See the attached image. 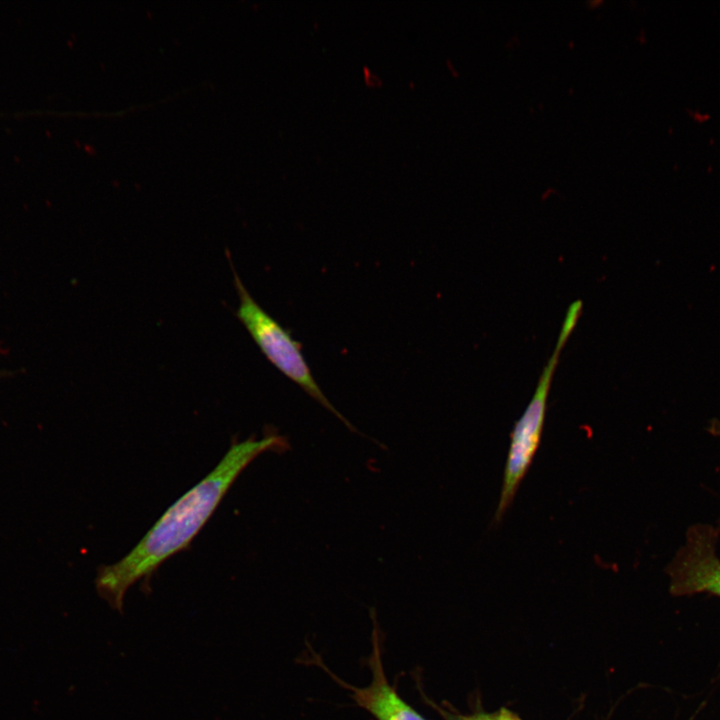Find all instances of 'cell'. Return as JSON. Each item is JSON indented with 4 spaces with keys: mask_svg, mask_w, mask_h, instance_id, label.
<instances>
[{
    "mask_svg": "<svg viewBox=\"0 0 720 720\" xmlns=\"http://www.w3.org/2000/svg\"><path fill=\"white\" fill-rule=\"evenodd\" d=\"M712 528L697 526L667 567L673 594L709 592L720 597V560L714 549Z\"/></svg>",
    "mask_w": 720,
    "mask_h": 720,
    "instance_id": "obj_4",
    "label": "cell"
},
{
    "mask_svg": "<svg viewBox=\"0 0 720 720\" xmlns=\"http://www.w3.org/2000/svg\"><path fill=\"white\" fill-rule=\"evenodd\" d=\"M373 632V650L369 659L372 681L364 688L350 687L352 698L376 720H426L389 684L385 675L378 633Z\"/></svg>",
    "mask_w": 720,
    "mask_h": 720,
    "instance_id": "obj_5",
    "label": "cell"
},
{
    "mask_svg": "<svg viewBox=\"0 0 720 720\" xmlns=\"http://www.w3.org/2000/svg\"><path fill=\"white\" fill-rule=\"evenodd\" d=\"M235 285L239 296L237 316L267 359L305 393L336 416L354 433L358 430L325 396L302 354V345L290 332L265 312L251 297L237 274Z\"/></svg>",
    "mask_w": 720,
    "mask_h": 720,
    "instance_id": "obj_2",
    "label": "cell"
},
{
    "mask_svg": "<svg viewBox=\"0 0 720 720\" xmlns=\"http://www.w3.org/2000/svg\"><path fill=\"white\" fill-rule=\"evenodd\" d=\"M465 720H520L517 716H515L513 713L509 712L506 709H502L501 711L493 714H478L475 716H472L470 718H466Z\"/></svg>",
    "mask_w": 720,
    "mask_h": 720,
    "instance_id": "obj_6",
    "label": "cell"
},
{
    "mask_svg": "<svg viewBox=\"0 0 720 720\" xmlns=\"http://www.w3.org/2000/svg\"><path fill=\"white\" fill-rule=\"evenodd\" d=\"M562 348L556 345L554 353L543 368L530 402L511 431L495 522L501 521L512 504L540 445L548 394Z\"/></svg>",
    "mask_w": 720,
    "mask_h": 720,
    "instance_id": "obj_3",
    "label": "cell"
},
{
    "mask_svg": "<svg viewBox=\"0 0 720 720\" xmlns=\"http://www.w3.org/2000/svg\"><path fill=\"white\" fill-rule=\"evenodd\" d=\"M288 448L287 438L275 432L261 439L233 443L217 466L175 502L125 557L98 570L99 595L112 609L122 611L128 589L190 544L255 458L267 451Z\"/></svg>",
    "mask_w": 720,
    "mask_h": 720,
    "instance_id": "obj_1",
    "label": "cell"
}]
</instances>
